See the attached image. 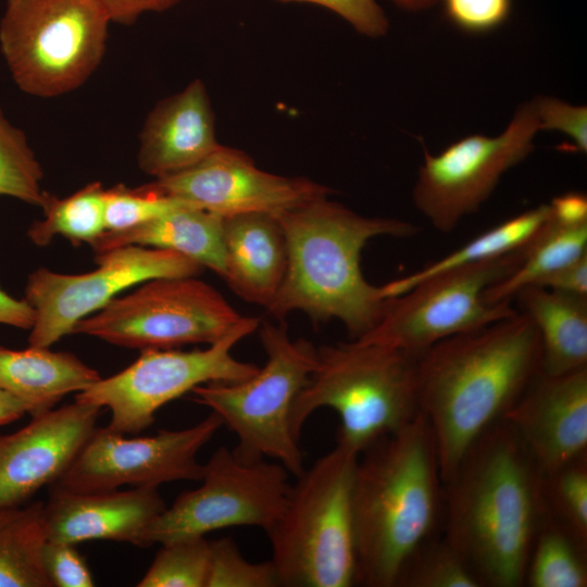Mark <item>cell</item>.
Instances as JSON below:
<instances>
[{
  "instance_id": "cell-19",
  "label": "cell",
  "mask_w": 587,
  "mask_h": 587,
  "mask_svg": "<svg viewBox=\"0 0 587 587\" xmlns=\"http://www.w3.org/2000/svg\"><path fill=\"white\" fill-rule=\"evenodd\" d=\"M165 509L157 487L89 494L50 490L43 502L47 540H113L147 548L146 534Z\"/></svg>"
},
{
  "instance_id": "cell-3",
  "label": "cell",
  "mask_w": 587,
  "mask_h": 587,
  "mask_svg": "<svg viewBox=\"0 0 587 587\" xmlns=\"http://www.w3.org/2000/svg\"><path fill=\"white\" fill-rule=\"evenodd\" d=\"M442 487L436 442L420 411L359 454L352 491L355 585L397 587L407 562L434 537Z\"/></svg>"
},
{
  "instance_id": "cell-14",
  "label": "cell",
  "mask_w": 587,
  "mask_h": 587,
  "mask_svg": "<svg viewBox=\"0 0 587 587\" xmlns=\"http://www.w3.org/2000/svg\"><path fill=\"white\" fill-rule=\"evenodd\" d=\"M98 267L83 274L38 268L28 276L25 300L35 319L28 344L50 348L72 334L84 317L101 310L123 290L161 277L197 276L202 266L172 250L123 246L97 253Z\"/></svg>"
},
{
  "instance_id": "cell-44",
  "label": "cell",
  "mask_w": 587,
  "mask_h": 587,
  "mask_svg": "<svg viewBox=\"0 0 587 587\" xmlns=\"http://www.w3.org/2000/svg\"><path fill=\"white\" fill-rule=\"evenodd\" d=\"M29 412L27 403L0 389V425L17 421Z\"/></svg>"
},
{
  "instance_id": "cell-8",
  "label": "cell",
  "mask_w": 587,
  "mask_h": 587,
  "mask_svg": "<svg viewBox=\"0 0 587 587\" xmlns=\"http://www.w3.org/2000/svg\"><path fill=\"white\" fill-rule=\"evenodd\" d=\"M110 23L97 0H7L0 50L22 91L57 97L99 66Z\"/></svg>"
},
{
  "instance_id": "cell-25",
  "label": "cell",
  "mask_w": 587,
  "mask_h": 587,
  "mask_svg": "<svg viewBox=\"0 0 587 587\" xmlns=\"http://www.w3.org/2000/svg\"><path fill=\"white\" fill-rule=\"evenodd\" d=\"M549 218V204H540L520 213L419 271L385 284L386 292L389 298H395L434 276L524 248L539 234Z\"/></svg>"
},
{
  "instance_id": "cell-40",
  "label": "cell",
  "mask_w": 587,
  "mask_h": 587,
  "mask_svg": "<svg viewBox=\"0 0 587 587\" xmlns=\"http://www.w3.org/2000/svg\"><path fill=\"white\" fill-rule=\"evenodd\" d=\"M110 22L129 25L147 12H164L180 0H97Z\"/></svg>"
},
{
  "instance_id": "cell-17",
  "label": "cell",
  "mask_w": 587,
  "mask_h": 587,
  "mask_svg": "<svg viewBox=\"0 0 587 587\" xmlns=\"http://www.w3.org/2000/svg\"><path fill=\"white\" fill-rule=\"evenodd\" d=\"M102 409L82 401L32 415L0 434V509L26 504L72 464L96 429Z\"/></svg>"
},
{
  "instance_id": "cell-15",
  "label": "cell",
  "mask_w": 587,
  "mask_h": 587,
  "mask_svg": "<svg viewBox=\"0 0 587 587\" xmlns=\"http://www.w3.org/2000/svg\"><path fill=\"white\" fill-rule=\"evenodd\" d=\"M222 426L221 417L211 411L190 427L160 429L145 437L129 438L108 426L96 427L50 490L89 494L123 485L158 488L175 480L200 482L203 464L197 455Z\"/></svg>"
},
{
  "instance_id": "cell-22",
  "label": "cell",
  "mask_w": 587,
  "mask_h": 587,
  "mask_svg": "<svg viewBox=\"0 0 587 587\" xmlns=\"http://www.w3.org/2000/svg\"><path fill=\"white\" fill-rule=\"evenodd\" d=\"M223 216L184 204L138 226L104 232L90 246L99 253L136 245L178 252L208 267L221 278L224 274Z\"/></svg>"
},
{
  "instance_id": "cell-9",
  "label": "cell",
  "mask_w": 587,
  "mask_h": 587,
  "mask_svg": "<svg viewBox=\"0 0 587 587\" xmlns=\"http://www.w3.org/2000/svg\"><path fill=\"white\" fill-rule=\"evenodd\" d=\"M260 323L258 317L245 316L230 333L205 349H143L129 366L77 392L75 400L108 408V427L112 430L138 434L154 422L163 405L195 387L236 383L254 375L259 367L236 359L232 350Z\"/></svg>"
},
{
  "instance_id": "cell-12",
  "label": "cell",
  "mask_w": 587,
  "mask_h": 587,
  "mask_svg": "<svg viewBox=\"0 0 587 587\" xmlns=\"http://www.w3.org/2000/svg\"><path fill=\"white\" fill-rule=\"evenodd\" d=\"M288 476L276 461L246 459L220 447L203 464L201 485L182 492L150 525L146 547L230 526H257L266 533L285 509Z\"/></svg>"
},
{
  "instance_id": "cell-1",
  "label": "cell",
  "mask_w": 587,
  "mask_h": 587,
  "mask_svg": "<svg viewBox=\"0 0 587 587\" xmlns=\"http://www.w3.org/2000/svg\"><path fill=\"white\" fill-rule=\"evenodd\" d=\"M444 485V539L482 586L524 585L545 508L541 474L513 427L490 426Z\"/></svg>"
},
{
  "instance_id": "cell-34",
  "label": "cell",
  "mask_w": 587,
  "mask_h": 587,
  "mask_svg": "<svg viewBox=\"0 0 587 587\" xmlns=\"http://www.w3.org/2000/svg\"><path fill=\"white\" fill-rule=\"evenodd\" d=\"M184 204L190 203L164 193L153 182L136 188L116 185L105 189V232L138 226Z\"/></svg>"
},
{
  "instance_id": "cell-27",
  "label": "cell",
  "mask_w": 587,
  "mask_h": 587,
  "mask_svg": "<svg viewBox=\"0 0 587 587\" xmlns=\"http://www.w3.org/2000/svg\"><path fill=\"white\" fill-rule=\"evenodd\" d=\"M587 253V223L565 224L551 217L527 245L517 267L484 294L491 304L511 302L523 288L537 285L557 270Z\"/></svg>"
},
{
  "instance_id": "cell-35",
  "label": "cell",
  "mask_w": 587,
  "mask_h": 587,
  "mask_svg": "<svg viewBox=\"0 0 587 587\" xmlns=\"http://www.w3.org/2000/svg\"><path fill=\"white\" fill-rule=\"evenodd\" d=\"M210 541L207 587H280L272 561L253 563L229 537Z\"/></svg>"
},
{
  "instance_id": "cell-10",
  "label": "cell",
  "mask_w": 587,
  "mask_h": 587,
  "mask_svg": "<svg viewBox=\"0 0 587 587\" xmlns=\"http://www.w3.org/2000/svg\"><path fill=\"white\" fill-rule=\"evenodd\" d=\"M243 317L215 288L196 276L161 277L82 319L72 334L125 348L174 349L216 342Z\"/></svg>"
},
{
  "instance_id": "cell-2",
  "label": "cell",
  "mask_w": 587,
  "mask_h": 587,
  "mask_svg": "<svg viewBox=\"0 0 587 587\" xmlns=\"http://www.w3.org/2000/svg\"><path fill=\"white\" fill-rule=\"evenodd\" d=\"M540 373V337L523 312L444 339L419 358L417 407L432 429L444 484Z\"/></svg>"
},
{
  "instance_id": "cell-43",
  "label": "cell",
  "mask_w": 587,
  "mask_h": 587,
  "mask_svg": "<svg viewBox=\"0 0 587 587\" xmlns=\"http://www.w3.org/2000/svg\"><path fill=\"white\" fill-rule=\"evenodd\" d=\"M34 319V309L25 299H16L0 287V324L30 329Z\"/></svg>"
},
{
  "instance_id": "cell-39",
  "label": "cell",
  "mask_w": 587,
  "mask_h": 587,
  "mask_svg": "<svg viewBox=\"0 0 587 587\" xmlns=\"http://www.w3.org/2000/svg\"><path fill=\"white\" fill-rule=\"evenodd\" d=\"M308 2L324 7L340 15L362 35L380 37L388 30V20L376 0H275Z\"/></svg>"
},
{
  "instance_id": "cell-7",
  "label": "cell",
  "mask_w": 587,
  "mask_h": 587,
  "mask_svg": "<svg viewBox=\"0 0 587 587\" xmlns=\"http://www.w3.org/2000/svg\"><path fill=\"white\" fill-rule=\"evenodd\" d=\"M258 329L265 364L241 382L199 385L191 390L192 400L210 408L236 435L238 454L270 458L298 477L305 470L304 458L289 415L317 365V348L304 338L291 339L284 323L262 322Z\"/></svg>"
},
{
  "instance_id": "cell-4",
  "label": "cell",
  "mask_w": 587,
  "mask_h": 587,
  "mask_svg": "<svg viewBox=\"0 0 587 587\" xmlns=\"http://www.w3.org/2000/svg\"><path fill=\"white\" fill-rule=\"evenodd\" d=\"M287 241V268L274 300L265 309L279 320L304 312L314 323L342 322L359 338L383 316L389 298L385 286L363 276L361 252L372 238H405L419 233L410 222L360 215L322 198L276 215Z\"/></svg>"
},
{
  "instance_id": "cell-32",
  "label": "cell",
  "mask_w": 587,
  "mask_h": 587,
  "mask_svg": "<svg viewBox=\"0 0 587 587\" xmlns=\"http://www.w3.org/2000/svg\"><path fill=\"white\" fill-rule=\"evenodd\" d=\"M210 541L202 537L161 544L138 587H207Z\"/></svg>"
},
{
  "instance_id": "cell-37",
  "label": "cell",
  "mask_w": 587,
  "mask_h": 587,
  "mask_svg": "<svg viewBox=\"0 0 587 587\" xmlns=\"http://www.w3.org/2000/svg\"><path fill=\"white\" fill-rule=\"evenodd\" d=\"M42 564L51 587H91L92 574L76 545L47 540Z\"/></svg>"
},
{
  "instance_id": "cell-21",
  "label": "cell",
  "mask_w": 587,
  "mask_h": 587,
  "mask_svg": "<svg viewBox=\"0 0 587 587\" xmlns=\"http://www.w3.org/2000/svg\"><path fill=\"white\" fill-rule=\"evenodd\" d=\"M222 279L240 298L265 309L274 300L287 268V241L275 214L223 216Z\"/></svg>"
},
{
  "instance_id": "cell-41",
  "label": "cell",
  "mask_w": 587,
  "mask_h": 587,
  "mask_svg": "<svg viewBox=\"0 0 587 587\" xmlns=\"http://www.w3.org/2000/svg\"><path fill=\"white\" fill-rule=\"evenodd\" d=\"M535 286L587 297V253L546 276Z\"/></svg>"
},
{
  "instance_id": "cell-6",
  "label": "cell",
  "mask_w": 587,
  "mask_h": 587,
  "mask_svg": "<svg viewBox=\"0 0 587 587\" xmlns=\"http://www.w3.org/2000/svg\"><path fill=\"white\" fill-rule=\"evenodd\" d=\"M359 454L336 445L296 477L266 532L280 586L355 585L352 491Z\"/></svg>"
},
{
  "instance_id": "cell-36",
  "label": "cell",
  "mask_w": 587,
  "mask_h": 587,
  "mask_svg": "<svg viewBox=\"0 0 587 587\" xmlns=\"http://www.w3.org/2000/svg\"><path fill=\"white\" fill-rule=\"evenodd\" d=\"M539 130H558L566 135L573 149L580 153L587 151V109L572 105L552 97H537L533 100Z\"/></svg>"
},
{
  "instance_id": "cell-23",
  "label": "cell",
  "mask_w": 587,
  "mask_h": 587,
  "mask_svg": "<svg viewBox=\"0 0 587 587\" xmlns=\"http://www.w3.org/2000/svg\"><path fill=\"white\" fill-rule=\"evenodd\" d=\"M101 378L72 353L28 346L23 350L0 345V389L29 405L35 415L57 405L71 392H80Z\"/></svg>"
},
{
  "instance_id": "cell-11",
  "label": "cell",
  "mask_w": 587,
  "mask_h": 587,
  "mask_svg": "<svg viewBox=\"0 0 587 587\" xmlns=\"http://www.w3.org/2000/svg\"><path fill=\"white\" fill-rule=\"evenodd\" d=\"M426 279L391 298L377 324L360 341L377 342L421 357L449 337L478 330L515 314L510 302L491 304L485 291L513 272L525 250Z\"/></svg>"
},
{
  "instance_id": "cell-16",
  "label": "cell",
  "mask_w": 587,
  "mask_h": 587,
  "mask_svg": "<svg viewBox=\"0 0 587 587\" xmlns=\"http://www.w3.org/2000/svg\"><path fill=\"white\" fill-rule=\"evenodd\" d=\"M153 183L164 193L221 216L278 215L332 192L309 178L265 172L243 151L222 145L198 164Z\"/></svg>"
},
{
  "instance_id": "cell-30",
  "label": "cell",
  "mask_w": 587,
  "mask_h": 587,
  "mask_svg": "<svg viewBox=\"0 0 587 587\" xmlns=\"http://www.w3.org/2000/svg\"><path fill=\"white\" fill-rule=\"evenodd\" d=\"M545 514L587 550V454L541 475Z\"/></svg>"
},
{
  "instance_id": "cell-13",
  "label": "cell",
  "mask_w": 587,
  "mask_h": 587,
  "mask_svg": "<svg viewBox=\"0 0 587 587\" xmlns=\"http://www.w3.org/2000/svg\"><path fill=\"white\" fill-rule=\"evenodd\" d=\"M537 132L532 100L516 109L496 137L470 135L437 154L424 148L413 188L416 209L437 230L452 232L462 218L478 211L501 176L533 151Z\"/></svg>"
},
{
  "instance_id": "cell-20",
  "label": "cell",
  "mask_w": 587,
  "mask_h": 587,
  "mask_svg": "<svg viewBox=\"0 0 587 587\" xmlns=\"http://www.w3.org/2000/svg\"><path fill=\"white\" fill-rule=\"evenodd\" d=\"M218 146L207 88L195 79L148 114L140 133L138 164L158 179L198 164Z\"/></svg>"
},
{
  "instance_id": "cell-31",
  "label": "cell",
  "mask_w": 587,
  "mask_h": 587,
  "mask_svg": "<svg viewBox=\"0 0 587 587\" xmlns=\"http://www.w3.org/2000/svg\"><path fill=\"white\" fill-rule=\"evenodd\" d=\"M42 168L24 133L0 108V196L43 207L50 196L41 188Z\"/></svg>"
},
{
  "instance_id": "cell-5",
  "label": "cell",
  "mask_w": 587,
  "mask_h": 587,
  "mask_svg": "<svg viewBox=\"0 0 587 587\" xmlns=\"http://www.w3.org/2000/svg\"><path fill=\"white\" fill-rule=\"evenodd\" d=\"M419 358L401 349L353 339L317 348V365L294 400L289 425L299 440L319 409L340 420L337 444L360 454L419 413Z\"/></svg>"
},
{
  "instance_id": "cell-29",
  "label": "cell",
  "mask_w": 587,
  "mask_h": 587,
  "mask_svg": "<svg viewBox=\"0 0 587 587\" xmlns=\"http://www.w3.org/2000/svg\"><path fill=\"white\" fill-rule=\"evenodd\" d=\"M524 585L586 587V550L545 514L527 561Z\"/></svg>"
},
{
  "instance_id": "cell-28",
  "label": "cell",
  "mask_w": 587,
  "mask_h": 587,
  "mask_svg": "<svg viewBox=\"0 0 587 587\" xmlns=\"http://www.w3.org/2000/svg\"><path fill=\"white\" fill-rule=\"evenodd\" d=\"M104 196L105 188L98 182L62 199L49 196L42 207L45 218L29 227V239L46 246L61 235L73 242L91 245L105 232Z\"/></svg>"
},
{
  "instance_id": "cell-26",
  "label": "cell",
  "mask_w": 587,
  "mask_h": 587,
  "mask_svg": "<svg viewBox=\"0 0 587 587\" xmlns=\"http://www.w3.org/2000/svg\"><path fill=\"white\" fill-rule=\"evenodd\" d=\"M43 502L0 509V587H51L42 564Z\"/></svg>"
},
{
  "instance_id": "cell-24",
  "label": "cell",
  "mask_w": 587,
  "mask_h": 587,
  "mask_svg": "<svg viewBox=\"0 0 587 587\" xmlns=\"http://www.w3.org/2000/svg\"><path fill=\"white\" fill-rule=\"evenodd\" d=\"M514 298L538 330L542 374L557 376L587 367L586 296L528 286Z\"/></svg>"
},
{
  "instance_id": "cell-33",
  "label": "cell",
  "mask_w": 587,
  "mask_h": 587,
  "mask_svg": "<svg viewBox=\"0 0 587 587\" xmlns=\"http://www.w3.org/2000/svg\"><path fill=\"white\" fill-rule=\"evenodd\" d=\"M397 587H482V584L444 538L433 537L407 562Z\"/></svg>"
},
{
  "instance_id": "cell-45",
  "label": "cell",
  "mask_w": 587,
  "mask_h": 587,
  "mask_svg": "<svg viewBox=\"0 0 587 587\" xmlns=\"http://www.w3.org/2000/svg\"><path fill=\"white\" fill-rule=\"evenodd\" d=\"M391 1H394L397 5H400L405 9L421 10V9L428 8L440 0H391Z\"/></svg>"
},
{
  "instance_id": "cell-18",
  "label": "cell",
  "mask_w": 587,
  "mask_h": 587,
  "mask_svg": "<svg viewBox=\"0 0 587 587\" xmlns=\"http://www.w3.org/2000/svg\"><path fill=\"white\" fill-rule=\"evenodd\" d=\"M503 419L541 475L587 454V367L538 374Z\"/></svg>"
},
{
  "instance_id": "cell-42",
  "label": "cell",
  "mask_w": 587,
  "mask_h": 587,
  "mask_svg": "<svg viewBox=\"0 0 587 587\" xmlns=\"http://www.w3.org/2000/svg\"><path fill=\"white\" fill-rule=\"evenodd\" d=\"M551 217L565 224L587 223V198L582 192H566L549 203Z\"/></svg>"
},
{
  "instance_id": "cell-38",
  "label": "cell",
  "mask_w": 587,
  "mask_h": 587,
  "mask_svg": "<svg viewBox=\"0 0 587 587\" xmlns=\"http://www.w3.org/2000/svg\"><path fill=\"white\" fill-rule=\"evenodd\" d=\"M446 16L462 30L486 33L502 25L511 11V0H440Z\"/></svg>"
}]
</instances>
